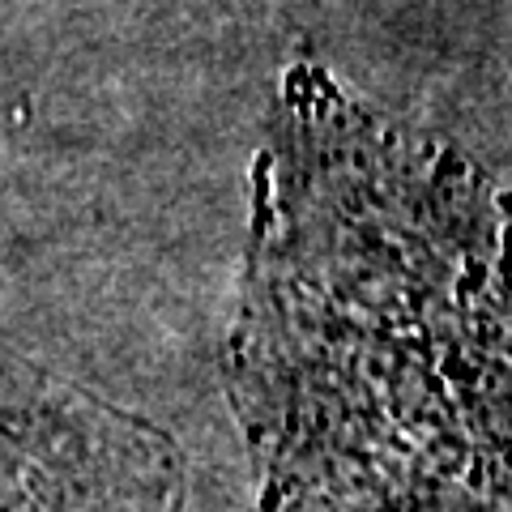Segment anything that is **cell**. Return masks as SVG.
<instances>
[{"label": "cell", "instance_id": "cell-1", "mask_svg": "<svg viewBox=\"0 0 512 512\" xmlns=\"http://www.w3.org/2000/svg\"><path fill=\"white\" fill-rule=\"evenodd\" d=\"M504 201L448 141L282 69L231 393L274 512H504Z\"/></svg>", "mask_w": 512, "mask_h": 512}]
</instances>
